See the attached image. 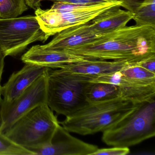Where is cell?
<instances>
[{
    "mask_svg": "<svg viewBox=\"0 0 155 155\" xmlns=\"http://www.w3.org/2000/svg\"><path fill=\"white\" fill-rule=\"evenodd\" d=\"M67 51L92 60L137 62L155 54V27L127 26Z\"/></svg>",
    "mask_w": 155,
    "mask_h": 155,
    "instance_id": "6da1fadb",
    "label": "cell"
},
{
    "mask_svg": "<svg viewBox=\"0 0 155 155\" xmlns=\"http://www.w3.org/2000/svg\"><path fill=\"white\" fill-rule=\"evenodd\" d=\"M47 75V105L52 111L69 117L88 105L86 93L95 76L69 73L50 68Z\"/></svg>",
    "mask_w": 155,
    "mask_h": 155,
    "instance_id": "7a4b0ae2",
    "label": "cell"
},
{
    "mask_svg": "<svg viewBox=\"0 0 155 155\" xmlns=\"http://www.w3.org/2000/svg\"><path fill=\"white\" fill-rule=\"evenodd\" d=\"M139 104L120 98L89 103L59 123L69 132L83 136L103 132L123 118Z\"/></svg>",
    "mask_w": 155,
    "mask_h": 155,
    "instance_id": "3957f363",
    "label": "cell"
},
{
    "mask_svg": "<svg viewBox=\"0 0 155 155\" xmlns=\"http://www.w3.org/2000/svg\"><path fill=\"white\" fill-rule=\"evenodd\" d=\"M115 7H128L121 2H111L91 5H80L65 2H54L51 8L35 10L41 28L48 38L73 26L87 23L107 10Z\"/></svg>",
    "mask_w": 155,
    "mask_h": 155,
    "instance_id": "277c9868",
    "label": "cell"
},
{
    "mask_svg": "<svg viewBox=\"0 0 155 155\" xmlns=\"http://www.w3.org/2000/svg\"><path fill=\"white\" fill-rule=\"evenodd\" d=\"M102 132V141L113 147H129L153 137L155 135V98L139 104Z\"/></svg>",
    "mask_w": 155,
    "mask_h": 155,
    "instance_id": "5b68a950",
    "label": "cell"
},
{
    "mask_svg": "<svg viewBox=\"0 0 155 155\" xmlns=\"http://www.w3.org/2000/svg\"><path fill=\"white\" fill-rule=\"evenodd\" d=\"M59 124L50 108L43 104L21 117L4 134L31 151L49 145Z\"/></svg>",
    "mask_w": 155,
    "mask_h": 155,
    "instance_id": "8992f818",
    "label": "cell"
},
{
    "mask_svg": "<svg viewBox=\"0 0 155 155\" xmlns=\"http://www.w3.org/2000/svg\"><path fill=\"white\" fill-rule=\"evenodd\" d=\"M48 38L35 15L0 18V50L5 58L17 56L31 43L44 42Z\"/></svg>",
    "mask_w": 155,
    "mask_h": 155,
    "instance_id": "52a82bcc",
    "label": "cell"
},
{
    "mask_svg": "<svg viewBox=\"0 0 155 155\" xmlns=\"http://www.w3.org/2000/svg\"><path fill=\"white\" fill-rule=\"evenodd\" d=\"M47 71L12 101L8 102L2 98V125L0 131L5 133L21 117L38 106L47 104Z\"/></svg>",
    "mask_w": 155,
    "mask_h": 155,
    "instance_id": "ba28073f",
    "label": "cell"
},
{
    "mask_svg": "<svg viewBox=\"0 0 155 155\" xmlns=\"http://www.w3.org/2000/svg\"><path fill=\"white\" fill-rule=\"evenodd\" d=\"M98 148L71 136L59 124L49 145L31 151L35 155H91Z\"/></svg>",
    "mask_w": 155,
    "mask_h": 155,
    "instance_id": "9c48e42d",
    "label": "cell"
},
{
    "mask_svg": "<svg viewBox=\"0 0 155 155\" xmlns=\"http://www.w3.org/2000/svg\"><path fill=\"white\" fill-rule=\"evenodd\" d=\"M91 82H104L118 87L120 98L134 104H140L155 98V84H145L124 77L120 71L96 76Z\"/></svg>",
    "mask_w": 155,
    "mask_h": 155,
    "instance_id": "30bf717a",
    "label": "cell"
},
{
    "mask_svg": "<svg viewBox=\"0 0 155 155\" xmlns=\"http://www.w3.org/2000/svg\"><path fill=\"white\" fill-rule=\"evenodd\" d=\"M105 34L97 32L89 21L59 32L49 43L42 46L47 49L68 50L92 41Z\"/></svg>",
    "mask_w": 155,
    "mask_h": 155,
    "instance_id": "8fae6325",
    "label": "cell"
},
{
    "mask_svg": "<svg viewBox=\"0 0 155 155\" xmlns=\"http://www.w3.org/2000/svg\"><path fill=\"white\" fill-rule=\"evenodd\" d=\"M90 60L92 59L67 51L47 49L40 45L32 46L21 58V60L25 64L30 63L52 69L58 68L65 64Z\"/></svg>",
    "mask_w": 155,
    "mask_h": 155,
    "instance_id": "7c38bea8",
    "label": "cell"
},
{
    "mask_svg": "<svg viewBox=\"0 0 155 155\" xmlns=\"http://www.w3.org/2000/svg\"><path fill=\"white\" fill-rule=\"evenodd\" d=\"M48 68L27 63L20 70L12 74L8 81L1 87L2 100L8 102L18 97Z\"/></svg>",
    "mask_w": 155,
    "mask_h": 155,
    "instance_id": "4fadbf2b",
    "label": "cell"
},
{
    "mask_svg": "<svg viewBox=\"0 0 155 155\" xmlns=\"http://www.w3.org/2000/svg\"><path fill=\"white\" fill-rule=\"evenodd\" d=\"M136 63L127 60H90L65 64L58 68L69 73L98 76L120 71Z\"/></svg>",
    "mask_w": 155,
    "mask_h": 155,
    "instance_id": "5bb4252c",
    "label": "cell"
},
{
    "mask_svg": "<svg viewBox=\"0 0 155 155\" xmlns=\"http://www.w3.org/2000/svg\"><path fill=\"white\" fill-rule=\"evenodd\" d=\"M120 7L107 10L91 21L92 27L99 33L107 34L124 28L133 19V13Z\"/></svg>",
    "mask_w": 155,
    "mask_h": 155,
    "instance_id": "9a60e30c",
    "label": "cell"
},
{
    "mask_svg": "<svg viewBox=\"0 0 155 155\" xmlns=\"http://www.w3.org/2000/svg\"><path fill=\"white\" fill-rule=\"evenodd\" d=\"M89 103H97L120 98L117 85L104 82H91L86 93Z\"/></svg>",
    "mask_w": 155,
    "mask_h": 155,
    "instance_id": "2e32d148",
    "label": "cell"
},
{
    "mask_svg": "<svg viewBox=\"0 0 155 155\" xmlns=\"http://www.w3.org/2000/svg\"><path fill=\"white\" fill-rule=\"evenodd\" d=\"M136 25L155 27V0H142L133 12Z\"/></svg>",
    "mask_w": 155,
    "mask_h": 155,
    "instance_id": "e0dca14e",
    "label": "cell"
},
{
    "mask_svg": "<svg viewBox=\"0 0 155 155\" xmlns=\"http://www.w3.org/2000/svg\"><path fill=\"white\" fill-rule=\"evenodd\" d=\"M142 0H26V3L29 8L36 10L41 8V3L43 2H65L73 4L80 5H91L99 4L111 2H121L125 3L129 8L130 11L133 13L136 8Z\"/></svg>",
    "mask_w": 155,
    "mask_h": 155,
    "instance_id": "ac0fdd59",
    "label": "cell"
},
{
    "mask_svg": "<svg viewBox=\"0 0 155 155\" xmlns=\"http://www.w3.org/2000/svg\"><path fill=\"white\" fill-rule=\"evenodd\" d=\"M28 8L26 0H0V18H18Z\"/></svg>",
    "mask_w": 155,
    "mask_h": 155,
    "instance_id": "d6986e66",
    "label": "cell"
},
{
    "mask_svg": "<svg viewBox=\"0 0 155 155\" xmlns=\"http://www.w3.org/2000/svg\"><path fill=\"white\" fill-rule=\"evenodd\" d=\"M123 76L135 81L145 84H155V73L135 64L124 68L120 71Z\"/></svg>",
    "mask_w": 155,
    "mask_h": 155,
    "instance_id": "ffe728a7",
    "label": "cell"
},
{
    "mask_svg": "<svg viewBox=\"0 0 155 155\" xmlns=\"http://www.w3.org/2000/svg\"><path fill=\"white\" fill-rule=\"evenodd\" d=\"M0 155H35V154L17 144L0 131Z\"/></svg>",
    "mask_w": 155,
    "mask_h": 155,
    "instance_id": "44dd1931",
    "label": "cell"
},
{
    "mask_svg": "<svg viewBox=\"0 0 155 155\" xmlns=\"http://www.w3.org/2000/svg\"><path fill=\"white\" fill-rule=\"evenodd\" d=\"M130 152L127 147H114L108 148H98L91 155H126Z\"/></svg>",
    "mask_w": 155,
    "mask_h": 155,
    "instance_id": "7402d4cb",
    "label": "cell"
},
{
    "mask_svg": "<svg viewBox=\"0 0 155 155\" xmlns=\"http://www.w3.org/2000/svg\"><path fill=\"white\" fill-rule=\"evenodd\" d=\"M136 65L155 73V54H151L141 59L136 62Z\"/></svg>",
    "mask_w": 155,
    "mask_h": 155,
    "instance_id": "603a6c76",
    "label": "cell"
},
{
    "mask_svg": "<svg viewBox=\"0 0 155 155\" xmlns=\"http://www.w3.org/2000/svg\"><path fill=\"white\" fill-rule=\"evenodd\" d=\"M5 58V57L3 56L0 50V85H1V81L2 73H3V69H4Z\"/></svg>",
    "mask_w": 155,
    "mask_h": 155,
    "instance_id": "cb8c5ba5",
    "label": "cell"
}]
</instances>
